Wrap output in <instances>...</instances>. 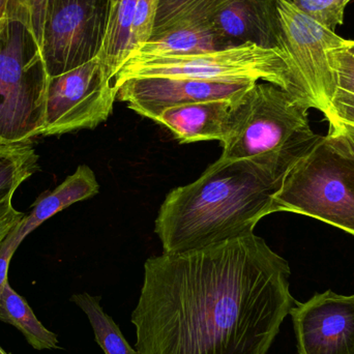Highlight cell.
<instances>
[{
    "label": "cell",
    "mask_w": 354,
    "mask_h": 354,
    "mask_svg": "<svg viewBox=\"0 0 354 354\" xmlns=\"http://www.w3.org/2000/svg\"><path fill=\"white\" fill-rule=\"evenodd\" d=\"M328 124L330 130L326 138L338 149L347 151L354 157V128L335 120H328Z\"/></svg>",
    "instance_id": "cb8c5ba5"
},
{
    "label": "cell",
    "mask_w": 354,
    "mask_h": 354,
    "mask_svg": "<svg viewBox=\"0 0 354 354\" xmlns=\"http://www.w3.org/2000/svg\"><path fill=\"white\" fill-rule=\"evenodd\" d=\"M289 314L299 354H354V295L316 293Z\"/></svg>",
    "instance_id": "8fae6325"
},
{
    "label": "cell",
    "mask_w": 354,
    "mask_h": 354,
    "mask_svg": "<svg viewBox=\"0 0 354 354\" xmlns=\"http://www.w3.org/2000/svg\"><path fill=\"white\" fill-rule=\"evenodd\" d=\"M25 214L12 206V200L0 206V247L15 226L24 218Z\"/></svg>",
    "instance_id": "484cf974"
},
{
    "label": "cell",
    "mask_w": 354,
    "mask_h": 354,
    "mask_svg": "<svg viewBox=\"0 0 354 354\" xmlns=\"http://www.w3.org/2000/svg\"><path fill=\"white\" fill-rule=\"evenodd\" d=\"M71 301L86 314L95 342L105 354H139L137 349L129 344L114 320L104 312L101 297L85 292L73 295Z\"/></svg>",
    "instance_id": "ac0fdd59"
},
{
    "label": "cell",
    "mask_w": 354,
    "mask_h": 354,
    "mask_svg": "<svg viewBox=\"0 0 354 354\" xmlns=\"http://www.w3.org/2000/svg\"><path fill=\"white\" fill-rule=\"evenodd\" d=\"M257 82L214 81L176 77H145L124 81L116 101L127 103L136 113L156 122L168 108L198 102L241 99Z\"/></svg>",
    "instance_id": "30bf717a"
},
{
    "label": "cell",
    "mask_w": 354,
    "mask_h": 354,
    "mask_svg": "<svg viewBox=\"0 0 354 354\" xmlns=\"http://www.w3.org/2000/svg\"><path fill=\"white\" fill-rule=\"evenodd\" d=\"M224 0H160L149 41L181 51L227 47L214 28V16Z\"/></svg>",
    "instance_id": "7c38bea8"
},
{
    "label": "cell",
    "mask_w": 354,
    "mask_h": 354,
    "mask_svg": "<svg viewBox=\"0 0 354 354\" xmlns=\"http://www.w3.org/2000/svg\"><path fill=\"white\" fill-rule=\"evenodd\" d=\"M290 266L250 234L149 258L131 322L139 354H266L295 301Z\"/></svg>",
    "instance_id": "6da1fadb"
},
{
    "label": "cell",
    "mask_w": 354,
    "mask_h": 354,
    "mask_svg": "<svg viewBox=\"0 0 354 354\" xmlns=\"http://www.w3.org/2000/svg\"><path fill=\"white\" fill-rule=\"evenodd\" d=\"M346 46L354 53V41H351V39H346Z\"/></svg>",
    "instance_id": "83f0119b"
},
{
    "label": "cell",
    "mask_w": 354,
    "mask_h": 354,
    "mask_svg": "<svg viewBox=\"0 0 354 354\" xmlns=\"http://www.w3.org/2000/svg\"><path fill=\"white\" fill-rule=\"evenodd\" d=\"M304 214L354 235V157L326 136L287 174L272 214Z\"/></svg>",
    "instance_id": "3957f363"
},
{
    "label": "cell",
    "mask_w": 354,
    "mask_h": 354,
    "mask_svg": "<svg viewBox=\"0 0 354 354\" xmlns=\"http://www.w3.org/2000/svg\"><path fill=\"white\" fill-rule=\"evenodd\" d=\"M136 0H106V27L97 55L106 80L113 86L114 77L132 53L131 31Z\"/></svg>",
    "instance_id": "2e32d148"
},
{
    "label": "cell",
    "mask_w": 354,
    "mask_h": 354,
    "mask_svg": "<svg viewBox=\"0 0 354 354\" xmlns=\"http://www.w3.org/2000/svg\"><path fill=\"white\" fill-rule=\"evenodd\" d=\"M0 147H2V145H0Z\"/></svg>",
    "instance_id": "f546056e"
},
{
    "label": "cell",
    "mask_w": 354,
    "mask_h": 354,
    "mask_svg": "<svg viewBox=\"0 0 354 354\" xmlns=\"http://www.w3.org/2000/svg\"><path fill=\"white\" fill-rule=\"evenodd\" d=\"M18 248L19 245L15 241L12 230L0 247V297L3 292L4 287L8 283V268H10L12 256L16 253Z\"/></svg>",
    "instance_id": "d4e9b609"
},
{
    "label": "cell",
    "mask_w": 354,
    "mask_h": 354,
    "mask_svg": "<svg viewBox=\"0 0 354 354\" xmlns=\"http://www.w3.org/2000/svg\"><path fill=\"white\" fill-rule=\"evenodd\" d=\"M0 354H8L6 353V351H3V349L0 347Z\"/></svg>",
    "instance_id": "f1b7e54d"
},
{
    "label": "cell",
    "mask_w": 354,
    "mask_h": 354,
    "mask_svg": "<svg viewBox=\"0 0 354 354\" xmlns=\"http://www.w3.org/2000/svg\"><path fill=\"white\" fill-rule=\"evenodd\" d=\"M243 97L235 101L218 100L168 108L156 122L166 127L179 143L218 140L224 145L236 126Z\"/></svg>",
    "instance_id": "5bb4252c"
},
{
    "label": "cell",
    "mask_w": 354,
    "mask_h": 354,
    "mask_svg": "<svg viewBox=\"0 0 354 354\" xmlns=\"http://www.w3.org/2000/svg\"><path fill=\"white\" fill-rule=\"evenodd\" d=\"M0 322L20 330L29 345L37 351L58 348L57 336L43 326L26 299L17 293L10 283L0 297Z\"/></svg>",
    "instance_id": "e0dca14e"
},
{
    "label": "cell",
    "mask_w": 354,
    "mask_h": 354,
    "mask_svg": "<svg viewBox=\"0 0 354 354\" xmlns=\"http://www.w3.org/2000/svg\"><path fill=\"white\" fill-rule=\"evenodd\" d=\"M145 77L263 81L281 87L301 104L288 56L281 50L253 44L189 55L129 59L114 77L113 87L118 91L124 81Z\"/></svg>",
    "instance_id": "277c9868"
},
{
    "label": "cell",
    "mask_w": 354,
    "mask_h": 354,
    "mask_svg": "<svg viewBox=\"0 0 354 354\" xmlns=\"http://www.w3.org/2000/svg\"><path fill=\"white\" fill-rule=\"evenodd\" d=\"M320 137L268 157H220L197 180L172 189L155 224L163 253L201 249L253 234L259 221L272 214V199L287 174Z\"/></svg>",
    "instance_id": "7a4b0ae2"
},
{
    "label": "cell",
    "mask_w": 354,
    "mask_h": 354,
    "mask_svg": "<svg viewBox=\"0 0 354 354\" xmlns=\"http://www.w3.org/2000/svg\"><path fill=\"white\" fill-rule=\"evenodd\" d=\"M159 2L160 0H136L131 31L132 52L137 46L145 43L151 37Z\"/></svg>",
    "instance_id": "603a6c76"
},
{
    "label": "cell",
    "mask_w": 354,
    "mask_h": 354,
    "mask_svg": "<svg viewBox=\"0 0 354 354\" xmlns=\"http://www.w3.org/2000/svg\"><path fill=\"white\" fill-rule=\"evenodd\" d=\"M8 0H0V28L8 22Z\"/></svg>",
    "instance_id": "4316f807"
},
{
    "label": "cell",
    "mask_w": 354,
    "mask_h": 354,
    "mask_svg": "<svg viewBox=\"0 0 354 354\" xmlns=\"http://www.w3.org/2000/svg\"><path fill=\"white\" fill-rule=\"evenodd\" d=\"M214 28L228 48L253 44L286 54L276 0H224Z\"/></svg>",
    "instance_id": "4fadbf2b"
},
{
    "label": "cell",
    "mask_w": 354,
    "mask_h": 354,
    "mask_svg": "<svg viewBox=\"0 0 354 354\" xmlns=\"http://www.w3.org/2000/svg\"><path fill=\"white\" fill-rule=\"evenodd\" d=\"M39 168V156L30 145L0 147V206L12 200L18 187Z\"/></svg>",
    "instance_id": "d6986e66"
},
{
    "label": "cell",
    "mask_w": 354,
    "mask_h": 354,
    "mask_svg": "<svg viewBox=\"0 0 354 354\" xmlns=\"http://www.w3.org/2000/svg\"><path fill=\"white\" fill-rule=\"evenodd\" d=\"M99 191L100 185L95 172L88 166H79L74 174L66 177L53 191L37 198L30 214H25L24 218L12 229L15 241L20 245L27 235L44 222L68 206L93 197Z\"/></svg>",
    "instance_id": "9a60e30c"
},
{
    "label": "cell",
    "mask_w": 354,
    "mask_h": 354,
    "mask_svg": "<svg viewBox=\"0 0 354 354\" xmlns=\"http://www.w3.org/2000/svg\"><path fill=\"white\" fill-rule=\"evenodd\" d=\"M50 0H8L6 18L24 27L41 56Z\"/></svg>",
    "instance_id": "44dd1931"
},
{
    "label": "cell",
    "mask_w": 354,
    "mask_h": 354,
    "mask_svg": "<svg viewBox=\"0 0 354 354\" xmlns=\"http://www.w3.org/2000/svg\"><path fill=\"white\" fill-rule=\"evenodd\" d=\"M301 12L322 26L336 31L344 23L345 10L353 0H289Z\"/></svg>",
    "instance_id": "7402d4cb"
},
{
    "label": "cell",
    "mask_w": 354,
    "mask_h": 354,
    "mask_svg": "<svg viewBox=\"0 0 354 354\" xmlns=\"http://www.w3.org/2000/svg\"><path fill=\"white\" fill-rule=\"evenodd\" d=\"M276 3L285 52L290 60L301 104L328 115L336 89L333 51L343 47L346 39L312 20L289 0H276Z\"/></svg>",
    "instance_id": "52a82bcc"
},
{
    "label": "cell",
    "mask_w": 354,
    "mask_h": 354,
    "mask_svg": "<svg viewBox=\"0 0 354 354\" xmlns=\"http://www.w3.org/2000/svg\"><path fill=\"white\" fill-rule=\"evenodd\" d=\"M118 91L108 82L99 59L48 77L45 120L39 136L95 129L108 120Z\"/></svg>",
    "instance_id": "ba28073f"
},
{
    "label": "cell",
    "mask_w": 354,
    "mask_h": 354,
    "mask_svg": "<svg viewBox=\"0 0 354 354\" xmlns=\"http://www.w3.org/2000/svg\"><path fill=\"white\" fill-rule=\"evenodd\" d=\"M105 27L106 0H50L41 53L48 76L97 58Z\"/></svg>",
    "instance_id": "9c48e42d"
},
{
    "label": "cell",
    "mask_w": 354,
    "mask_h": 354,
    "mask_svg": "<svg viewBox=\"0 0 354 354\" xmlns=\"http://www.w3.org/2000/svg\"><path fill=\"white\" fill-rule=\"evenodd\" d=\"M22 25L0 28V145H27L41 135L48 75Z\"/></svg>",
    "instance_id": "5b68a950"
},
{
    "label": "cell",
    "mask_w": 354,
    "mask_h": 354,
    "mask_svg": "<svg viewBox=\"0 0 354 354\" xmlns=\"http://www.w3.org/2000/svg\"><path fill=\"white\" fill-rule=\"evenodd\" d=\"M336 89L326 120L354 128V53L346 46L333 51Z\"/></svg>",
    "instance_id": "ffe728a7"
},
{
    "label": "cell",
    "mask_w": 354,
    "mask_h": 354,
    "mask_svg": "<svg viewBox=\"0 0 354 354\" xmlns=\"http://www.w3.org/2000/svg\"><path fill=\"white\" fill-rule=\"evenodd\" d=\"M308 109L277 85L257 82L243 95L236 126L221 157L254 159L282 153L315 138Z\"/></svg>",
    "instance_id": "8992f818"
}]
</instances>
